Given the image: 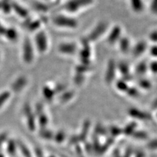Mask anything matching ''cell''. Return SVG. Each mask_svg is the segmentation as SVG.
<instances>
[{
  "mask_svg": "<svg viewBox=\"0 0 157 157\" xmlns=\"http://www.w3.org/2000/svg\"><path fill=\"white\" fill-rule=\"evenodd\" d=\"M35 43L36 48H37V50L40 52V53H43L47 51L48 48V40L45 33H39L36 37Z\"/></svg>",
  "mask_w": 157,
  "mask_h": 157,
  "instance_id": "obj_1",
  "label": "cell"
}]
</instances>
